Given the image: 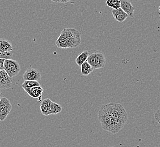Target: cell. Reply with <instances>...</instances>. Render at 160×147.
Instances as JSON below:
<instances>
[{
	"label": "cell",
	"instance_id": "6da1fadb",
	"mask_svg": "<svg viewBox=\"0 0 160 147\" xmlns=\"http://www.w3.org/2000/svg\"><path fill=\"white\" fill-rule=\"evenodd\" d=\"M102 107L110 117L118 132L123 129L128 118L124 107L120 104L115 102L103 105Z\"/></svg>",
	"mask_w": 160,
	"mask_h": 147
},
{
	"label": "cell",
	"instance_id": "7a4b0ae2",
	"mask_svg": "<svg viewBox=\"0 0 160 147\" xmlns=\"http://www.w3.org/2000/svg\"><path fill=\"white\" fill-rule=\"evenodd\" d=\"M62 33L68 43L69 48H75L80 45L81 39L80 32L78 30L73 28H67L62 31Z\"/></svg>",
	"mask_w": 160,
	"mask_h": 147
},
{
	"label": "cell",
	"instance_id": "3957f363",
	"mask_svg": "<svg viewBox=\"0 0 160 147\" xmlns=\"http://www.w3.org/2000/svg\"><path fill=\"white\" fill-rule=\"evenodd\" d=\"M98 117L103 130H105V131L111 132L112 134L118 133L110 117L102 107L99 110Z\"/></svg>",
	"mask_w": 160,
	"mask_h": 147
},
{
	"label": "cell",
	"instance_id": "277c9868",
	"mask_svg": "<svg viewBox=\"0 0 160 147\" xmlns=\"http://www.w3.org/2000/svg\"><path fill=\"white\" fill-rule=\"evenodd\" d=\"M86 61L94 69L104 68L106 62V58L103 53L99 52H96L89 55Z\"/></svg>",
	"mask_w": 160,
	"mask_h": 147
},
{
	"label": "cell",
	"instance_id": "5b68a950",
	"mask_svg": "<svg viewBox=\"0 0 160 147\" xmlns=\"http://www.w3.org/2000/svg\"><path fill=\"white\" fill-rule=\"evenodd\" d=\"M3 70L10 78H13L18 75L21 67L18 62L12 59H5L3 63Z\"/></svg>",
	"mask_w": 160,
	"mask_h": 147
},
{
	"label": "cell",
	"instance_id": "8992f818",
	"mask_svg": "<svg viewBox=\"0 0 160 147\" xmlns=\"http://www.w3.org/2000/svg\"><path fill=\"white\" fill-rule=\"evenodd\" d=\"M12 106L8 98L2 97L0 100V121H3L9 114Z\"/></svg>",
	"mask_w": 160,
	"mask_h": 147
},
{
	"label": "cell",
	"instance_id": "52a82bcc",
	"mask_svg": "<svg viewBox=\"0 0 160 147\" xmlns=\"http://www.w3.org/2000/svg\"><path fill=\"white\" fill-rule=\"evenodd\" d=\"M24 80H34L39 82L41 78L42 75L39 71L34 68H29L26 71L23 75Z\"/></svg>",
	"mask_w": 160,
	"mask_h": 147
},
{
	"label": "cell",
	"instance_id": "ba28073f",
	"mask_svg": "<svg viewBox=\"0 0 160 147\" xmlns=\"http://www.w3.org/2000/svg\"><path fill=\"white\" fill-rule=\"evenodd\" d=\"M12 84V78L5 71L0 70V89H9Z\"/></svg>",
	"mask_w": 160,
	"mask_h": 147
},
{
	"label": "cell",
	"instance_id": "9c48e42d",
	"mask_svg": "<svg viewBox=\"0 0 160 147\" xmlns=\"http://www.w3.org/2000/svg\"><path fill=\"white\" fill-rule=\"evenodd\" d=\"M120 8L123 10L124 12L131 18L134 17L135 7L133 6L129 0H120Z\"/></svg>",
	"mask_w": 160,
	"mask_h": 147
},
{
	"label": "cell",
	"instance_id": "30bf717a",
	"mask_svg": "<svg viewBox=\"0 0 160 147\" xmlns=\"http://www.w3.org/2000/svg\"><path fill=\"white\" fill-rule=\"evenodd\" d=\"M43 91L44 89L40 86H34L25 90V92H26L30 97L32 98H38L39 102L41 101Z\"/></svg>",
	"mask_w": 160,
	"mask_h": 147
},
{
	"label": "cell",
	"instance_id": "8fae6325",
	"mask_svg": "<svg viewBox=\"0 0 160 147\" xmlns=\"http://www.w3.org/2000/svg\"><path fill=\"white\" fill-rule=\"evenodd\" d=\"M111 12L114 19L119 23H122L128 17V16L121 8H119L118 9H112Z\"/></svg>",
	"mask_w": 160,
	"mask_h": 147
},
{
	"label": "cell",
	"instance_id": "7c38bea8",
	"mask_svg": "<svg viewBox=\"0 0 160 147\" xmlns=\"http://www.w3.org/2000/svg\"><path fill=\"white\" fill-rule=\"evenodd\" d=\"M51 100L49 98H46L41 102L40 105V111L44 116H49L50 111Z\"/></svg>",
	"mask_w": 160,
	"mask_h": 147
},
{
	"label": "cell",
	"instance_id": "4fadbf2b",
	"mask_svg": "<svg viewBox=\"0 0 160 147\" xmlns=\"http://www.w3.org/2000/svg\"><path fill=\"white\" fill-rule=\"evenodd\" d=\"M80 66L81 74L83 76H88L94 70V69L87 61L83 62Z\"/></svg>",
	"mask_w": 160,
	"mask_h": 147
},
{
	"label": "cell",
	"instance_id": "5bb4252c",
	"mask_svg": "<svg viewBox=\"0 0 160 147\" xmlns=\"http://www.w3.org/2000/svg\"><path fill=\"white\" fill-rule=\"evenodd\" d=\"M13 48L11 43L7 40L0 39V51H12Z\"/></svg>",
	"mask_w": 160,
	"mask_h": 147
},
{
	"label": "cell",
	"instance_id": "9a60e30c",
	"mask_svg": "<svg viewBox=\"0 0 160 147\" xmlns=\"http://www.w3.org/2000/svg\"><path fill=\"white\" fill-rule=\"evenodd\" d=\"M62 111V107L60 105L56 103L55 102L51 101L50 104V111L49 114H58Z\"/></svg>",
	"mask_w": 160,
	"mask_h": 147
},
{
	"label": "cell",
	"instance_id": "2e32d148",
	"mask_svg": "<svg viewBox=\"0 0 160 147\" xmlns=\"http://www.w3.org/2000/svg\"><path fill=\"white\" fill-rule=\"evenodd\" d=\"M89 55V52L88 50H85L83 52L81 53L76 59V64L80 66L83 62L86 61Z\"/></svg>",
	"mask_w": 160,
	"mask_h": 147
},
{
	"label": "cell",
	"instance_id": "e0dca14e",
	"mask_svg": "<svg viewBox=\"0 0 160 147\" xmlns=\"http://www.w3.org/2000/svg\"><path fill=\"white\" fill-rule=\"evenodd\" d=\"M40 86L39 82L34 80H25L24 82L22 84V87L25 91L34 86Z\"/></svg>",
	"mask_w": 160,
	"mask_h": 147
},
{
	"label": "cell",
	"instance_id": "ac0fdd59",
	"mask_svg": "<svg viewBox=\"0 0 160 147\" xmlns=\"http://www.w3.org/2000/svg\"><path fill=\"white\" fill-rule=\"evenodd\" d=\"M106 4L112 9H118L120 8V0H106Z\"/></svg>",
	"mask_w": 160,
	"mask_h": 147
},
{
	"label": "cell",
	"instance_id": "d6986e66",
	"mask_svg": "<svg viewBox=\"0 0 160 147\" xmlns=\"http://www.w3.org/2000/svg\"><path fill=\"white\" fill-rule=\"evenodd\" d=\"M12 55H13L12 51H9V52L0 51V59H12Z\"/></svg>",
	"mask_w": 160,
	"mask_h": 147
},
{
	"label": "cell",
	"instance_id": "ffe728a7",
	"mask_svg": "<svg viewBox=\"0 0 160 147\" xmlns=\"http://www.w3.org/2000/svg\"><path fill=\"white\" fill-rule=\"evenodd\" d=\"M154 116H155V120H156L158 122L160 123L159 122H160V120H159V118H160V110L159 109L156 111Z\"/></svg>",
	"mask_w": 160,
	"mask_h": 147
},
{
	"label": "cell",
	"instance_id": "44dd1931",
	"mask_svg": "<svg viewBox=\"0 0 160 147\" xmlns=\"http://www.w3.org/2000/svg\"><path fill=\"white\" fill-rule=\"evenodd\" d=\"M4 61H5V59H0V70H3Z\"/></svg>",
	"mask_w": 160,
	"mask_h": 147
},
{
	"label": "cell",
	"instance_id": "7402d4cb",
	"mask_svg": "<svg viewBox=\"0 0 160 147\" xmlns=\"http://www.w3.org/2000/svg\"><path fill=\"white\" fill-rule=\"evenodd\" d=\"M71 0H58V3H65L69 2Z\"/></svg>",
	"mask_w": 160,
	"mask_h": 147
},
{
	"label": "cell",
	"instance_id": "603a6c76",
	"mask_svg": "<svg viewBox=\"0 0 160 147\" xmlns=\"http://www.w3.org/2000/svg\"><path fill=\"white\" fill-rule=\"evenodd\" d=\"M2 97V92L1 91V89H0V100L1 99Z\"/></svg>",
	"mask_w": 160,
	"mask_h": 147
},
{
	"label": "cell",
	"instance_id": "cb8c5ba5",
	"mask_svg": "<svg viewBox=\"0 0 160 147\" xmlns=\"http://www.w3.org/2000/svg\"><path fill=\"white\" fill-rule=\"evenodd\" d=\"M51 1H53V2H56V3L58 2V0H51Z\"/></svg>",
	"mask_w": 160,
	"mask_h": 147
},
{
	"label": "cell",
	"instance_id": "d4e9b609",
	"mask_svg": "<svg viewBox=\"0 0 160 147\" xmlns=\"http://www.w3.org/2000/svg\"></svg>",
	"mask_w": 160,
	"mask_h": 147
}]
</instances>
